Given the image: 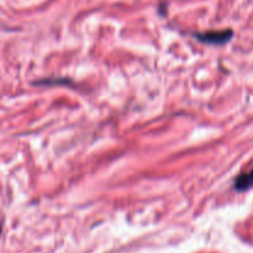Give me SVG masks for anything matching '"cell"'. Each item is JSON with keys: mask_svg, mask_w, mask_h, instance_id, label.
Here are the masks:
<instances>
[{"mask_svg": "<svg viewBox=\"0 0 253 253\" xmlns=\"http://www.w3.org/2000/svg\"><path fill=\"white\" fill-rule=\"evenodd\" d=\"M195 40L210 46H224L229 43L234 37V31L230 29L226 30H212V31L198 32L193 35Z\"/></svg>", "mask_w": 253, "mask_h": 253, "instance_id": "obj_1", "label": "cell"}, {"mask_svg": "<svg viewBox=\"0 0 253 253\" xmlns=\"http://www.w3.org/2000/svg\"><path fill=\"white\" fill-rule=\"evenodd\" d=\"M253 187V168L250 172L242 173L234 180V188L237 192H246Z\"/></svg>", "mask_w": 253, "mask_h": 253, "instance_id": "obj_2", "label": "cell"}, {"mask_svg": "<svg viewBox=\"0 0 253 253\" xmlns=\"http://www.w3.org/2000/svg\"><path fill=\"white\" fill-rule=\"evenodd\" d=\"M1 231H2V227H1V225H0V235H1Z\"/></svg>", "mask_w": 253, "mask_h": 253, "instance_id": "obj_3", "label": "cell"}]
</instances>
